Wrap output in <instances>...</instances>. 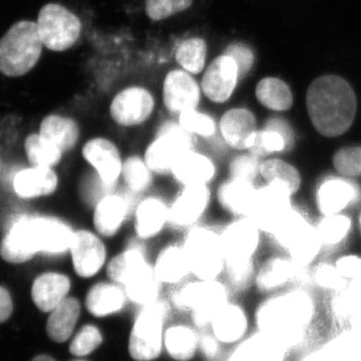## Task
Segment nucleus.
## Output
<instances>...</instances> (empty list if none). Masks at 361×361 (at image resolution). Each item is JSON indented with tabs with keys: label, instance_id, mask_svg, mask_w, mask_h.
Segmentation results:
<instances>
[{
	"label": "nucleus",
	"instance_id": "obj_34",
	"mask_svg": "<svg viewBox=\"0 0 361 361\" xmlns=\"http://www.w3.org/2000/svg\"><path fill=\"white\" fill-rule=\"evenodd\" d=\"M123 287L130 302L145 306L161 298L164 286L149 263L132 275Z\"/></svg>",
	"mask_w": 361,
	"mask_h": 361
},
{
	"label": "nucleus",
	"instance_id": "obj_32",
	"mask_svg": "<svg viewBox=\"0 0 361 361\" xmlns=\"http://www.w3.org/2000/svg\"><path fill=\"white\" fill-rule=\"evenodd\" d=\"M356 190L348 180L329 178L318 188L316 200L320 212L325 216L336 215L355 201Z\"/></svg>",
	"mask_w": 361,
	"mask_h": 361
},
{
	"label": "nucleus",
	"instance_id": "obj_52",
	"mask_svg": "<svg viewBox=\"0 0 361 361\" xmlns=\"http://www.w3.org/2000/svg\"><path fill=\"white\" fill-rule=\"evenodd\" d=\"M316 284L322 288L337 292L343 290L346 284L345 278L342 277L336 267L329 264H322L315 268L312 275Z\"/></svg>",
	"mask_w": 361,
	"mask_h": 361
},
{
	"label": "nucleus",
	"instance_id": "obj_10",
	"mask_svg": "<svg viewBox=\"0 0 361 361\" xmlns=\"http://www.w3.org/2000/svg\"><path fill=\"white\" fill-rule=\"evenodd\" d=\"M156 111V97L151 90L132 85L113 97L108 116L114 130L123 135H133L144 132L149 126L153 127Z\"/></svg>",
	"mask_w": 361,
	"mask_h": 361
},
{
	"label": "nucleus",
	"instance_id": "obj_11",
	"mask_svg": "<svg viewBox=\"0 0 361 361\" xmlns=\"http://www.w3.org/2000/svg\"><path fill=\"white\" fill-rule=\"evenodd\" d=\"M130 236L153 247L171 235L170 193L157 188L135 202Z\"/></svg>",
	"mask_w": 361,
	"mask_h": 361
},
{
	"label": "nucleus",
	"instance_id": "obj_38",
	"mask_svg": "<svg viewBox=\"0 0 361 361\" xmlns=\"http://www.w3.org/2000/svg\"><path fill=\"white\" fill-rule=\"evenodd\" d=\"M25 149L28 163L33 167L56 169L63 163L66 154L39 132L26 137Z\"/></svg>",
	"mask_w": 361,
	"mask_h": 361
},
{
	"label": "nucleus",
	"instance_id": "obj_55",
	"mask_svg": "<svg viewBox=\"0 0 361 361\" xmlns=\"http://www.w3.org/2000/svg\"><path fill=\"white\" fill-rule=\"evenodd\" d=\"M13 311V299L4 287L0 286V323L6 322L11 318Z\"/></svg>",
	"mask_w": 361,
	"mask_h": 361
},
{
	"label": "nucleus",
	"instance_id": "obj_48",
	"mask_svg": "<svg viewBox=\"0 0 361 361\" xmlns=\"http://www.w3.org/2000/svg\"><path fill=\"white\" fill-rule=\"evenodd\" d=\"M350 228L351 221L348 217L336 214L326 216L318 225L317 231L323 244L334 246L346 238Z\"/></svg>",
	"mask_w": 361,
	"mask_h": 361
},
{
	"label": "nucleus",
	"instance_id": "obj_4",
	"mask_svg": "<svg viewBox=\"0 0 361 361\" xmlns=\"http://www.w3.org/2000/svg\"><path fill=\"white\" fill-rule=\"evenodd\" d=\"M199 142L180 128L175 118H161L149 130L140 151L159 180H167L180 157Z\"/></svg>",
	"mask_w": 361,
	"mask_h": 361
},
{
	"label": "nucleus",
	"instance_id": "obj_56",
	"mask_svg": "<svg viewBox=\"0 0 361 361\" xmlns=\"http://www.w3.org/2000/svg\"><path fill=\"white\" fill-rule=\"evenodd\" d=\"M202 351L208 358H213L217 355L219 351V345H218L217 338L210 336L202 337L200 341Z\"/></svg>",
	"mask_w": 361,
	"mask_h": 361
},
{
	"label": "nucleus",
	"instance_id": "obj_28",
	"mask_svg": "<svg viewBox=\"0 0 361 361\" xmlns=\"http://www.w3.org/2000/svg\"><path fill=\"white\" fill-rule=\"evenodd\" d=\"M61 179L56 169L26 168L14 178V190L18 197L27 200L51 197L59 191Z\"/></svg>",
	"mask_w": 361,
	"mask_h": 361
},
{
	"label": "nucleus",
	"instance_id": "obj_59",
	"mask_svg": "<svg viewBox=\"0 0 361 361\" xmlns=\"http://www.w3.org/2000/svg\"><path fill=\"white\" fill-rule=\"evenodd\" d=\"M303 361H319V360H318L317 355H316V353H313V355L307 356V357H306L305 360H304Z\"/></svg>",
	"mask_w": 361,
	"mask_h": 361
},
{
	"label": "nucleus",
	"instance_id": "obj_18",
	"mask_svg": "<svg viewBox=\"0 0 361 361\" xmlns=\"http://www.w3.org/2000/svg\"><path fill=\"white\" fill-rule=\"evenodd\" d=\"M258 130L256 116L248 109H229L218 116V137L226 152L250 151Z\"/></svg>",
	"mask_w": 361,
	"mask_h": 361
},
{
	"label": "nucleus",
	"instance_id": "obj_54",
	"mask_svg": "<svg viewBox=\"0 0 361 361\" xmlns=\"http://www.w3.org/2000/svg\"><path fill=\"white\" fill-rule=\"evenodd\" d=\"M336 267L345 279H355L361 276V258L357 256H344L337 261Z\"/></svg>",
	"mask_w": 361,
	"mask_h": 361
},
{
	"label": "nucleus",
	"instance_id": "obj_6",
	"mask_svg": "<svg viewBox=\"0 0 361 361\" xmlns=\"http://www.w3.org/2000/svg\"><path fill=\"white\" fill-rule=\"evenodd\" d=\"M77 153L85 170L106 191L120 188L126 151L118 137L104 132L85 135Z\"/></svg>",
	"mask_w": 361,
	"mask_h": 361
},
{
	"label": "nucleus",
	"instance_id": "obj_8",
	"mask_svg": "<svg viewBox=\"0 0 361 361\" xmlns=\"http://www.w3.org/2000/svg\"><path fill=\"white\" fill-rule=\"evenodd\" d=\"M42 47L37 23H14L0 39V73L9 78L23 77L39 63Z\"/></svg>",
	"mask_w": 361,
	"mask_h": 361
},
{
	"label": "nucleus",
	"instance_id": "obj_62",
	"mask_svg": "<svg viewBox=\"0 0 361 361\" xmlns=\"http://www.w3.org/2000/svg\"><path fill=\"white\" fill-rule=\"evenodd\" d=\"M360 225H361V216H360Z\"/></svg>",
	"mask_w": 361,
	"mask_h": 361
},
{
	"label": "nucleus",
	"instance_id": "obj_20",
	"mask_svg": "<svg viewBox=\"0 0 361 361\" xmlns=\"http://www.w3.org/2000/svg\"><path fill=\"white\" fill-rule=\"evenodd\" d=\"M219 230L226 262L254 259L260 243L261 230L253 220L231 218L219 222Z\"/></svg>",
	"mask_w": 361,
	"mask_h": 361
},
{
	"label": "nucleus",
	"instance_id": "obj_21",
	"mask_svg": "<svg viewBox=\"0 0 361 361\" xmlns=\"http://www.w3.org/2000/svg\"><path fill=\"white\" fill-rule=\"evenodd\" d=\"M113 249L104 275L111 281L125 285L132 275L151 263L152 247L134 237H126Z\"/></svg>",
	"mask_w": 361,
	"mask_h": 361
},
{
	"label": "nucleus",
	"instance_id": "obj_35",
	"mask_svg": "<svg viewBox=\"0 0 361 361\" xmlns=\"http://www.w3.org/2000/svg\"><path fill=\"white\" fill-rule=\"evenodd\" d=\"M284 351L277 342L259 332L241 343L229 361H283Z\"/></svg>",
	"mask_w": 361,
	"mask_h": 361
},
{
	"label": "nucleus",
	"instance_id": "obj_46",
	"mask_svg": "<svg viewBox=\"0 0 361 361\" xmlns=\"http://www.w3.org/2000/svg\"><path fill=\"white\" fill-rule=\"evenodd\" d=\"M332 307L337 317L349 322L361 312V276L353 279L343 290L337 292Z\"/></svg>",
	"mask_w": 361,
	"mask_h": 361
},
{
	"label": "nucleus",
	"instance_id": "obj_40",
	"mask_svg": "<svg viewBox=\"0 0 361 361\" xmlns=\"http://www.w3.org/2000/svg\"><path fill=\"white\" fill-rule=\"evenodd\" d=\"M260 176L266 184L284 190L292 195L300 187V176L295 168L281 160H267L261 163Z\"/></svg>",
	"mask_w": 361,
	"mask_h": 361
},
{
	"label": "nucleus",
	"instance_id": "obj_15",
	"mask_svg": "<svg viewBox=\"0 0 361 361\" xmlns=\"http://www.w3.org/2000/svg\"><path fill=\"white\" fill-rule=\"evenodd\" d=\"M37 25L42 44L52 51L70 49L80 39L82 28L78 16L58 4L40 8Z\"/></svg>",
	"mask_w": 361,
	"mask_h": 361
},
{
	"label": "nucleus",
	"instance_id": "obj_50",
	"mask_svg": "<svg viewBox=\"0 0 361 361\" xmlns=\"http://www.w3.org/2000/svg\"><path fill=\"white\" fill-rule=\"evenodd\" d=\"M102 342L103 336L99 329L94 325H85L71 341L70 351L73 355H87L96 350Z\"/></svg>",
	"mask_w": 361,
	"mask_h": 361
},
{
	"label": "nucleus",
	"instance_id": "obj_30",
	"mask_svg": "<svg viewBox=\"0 0 361 361\" xmlns=\"http://www.w3.org/2000/svg\"><path fill=\"white\" fill-rule=\"evenodd\" d=\"M129 299L122 285L115 283L106 277L94 282L87 289L85 306L90 314L96 317L115 314L125 307Z\"/></svg>",
	"mask_w": 361,
	"mask_h": 361
},
{
	"label": "nucleus",
	"instance_id": "obj_17",
	"mask_svg": "<svg viewBox=\"0 0 361 361\" xmlns=\"http://www.w3.org/2000/svg\"><path fill=\"white\" fill-rule=\"evenodd\" d=\"M151 264L163 286H178L192 277L180 236L169 235L152 247Z\"/></svg>",
	"mask_w": 361,
	"mask_h": 361
},
{
	"label": "nucleus",
	"instance_id": "obj_42",
	"mask_svg": "<svg viewBox=\"0 0 361 361\" xmlns=\"http://www.w3.org/2000/svg\"><path fill=\"white\" fill-rule=\"evenodd\" d=\"M293 269L292 260L282 258L269 259L259 269L256 275V284L259 290L269 292L278 287L283 286L286 282L291 281Z\"/></svg>",
	"mask_w": 361,
	"mask_h": 361
},
{
	"label": "nucleus",
	"instance_id": "obj_31",
	"mask_svg": "<svg viewBox=\"0 0 361 361\" xmlns=\"http://www.w3.org/2000/svg\"><path fill=\"white\" fill-rule=\"evenodd\" d=\"M294 145V134L290 126L280 118H270L259 129L250 153L258 158L290 149Z\"/></svg>",
	"mask_w": 361,
	"mask_h": 361
},
{
	"label": "nucleus",
	"instance_id": "obj_49",
	"mask_svg": "<svg viewBox=\"0 0 361 361\" xmlns=\"http://www.w3.org/2000/svg\"><path fill=\"white\" fill-rule=\"evenodd\" d=\"M193 0H146L145 11L149 20L161 21L187 11Z\"/></svg>",
	"mask_w": 361,
	"mask_h": 361
},
{
	"label": "nucleus",
	"instance_id": "obj_45",
	"mask_svg": "<svg viewBox=\"0 0 361 361\" xmlns=\"http://www.w3.org/2000/svg\"><path fill=\"white\" fill-rule=\"evenodd\" d=\"M260 158L249 151L239 152L233 154L226 163V177L255 183L260 176Z\"/></svg>",
	"mask_w": 361,
	"mask_h": 361
},
{
	"label": "nucleus",
	"instance_id": "obj_7",
	"mask_svg": "<svg viewBox=\"0 0 361 361\" xmlns=\"http://www.w3.org/2000/svg\"><path fill=\"white\" fill-rule=\"evenodd\" d=\"M229 287L220 279L202 280L191 277L176 286L170 296L177 310L192 311L199 327L212 323L221 308L229 302Z\"/></svg>",
	"mask_w": 361,
	"mask_h": 361
},
{
	"label": "nucleus",
	"instance_id": "obj_9",
	"mask_svg": "<svg viewBox=\"0 0 361 361\" xmlns=\"http://www.w3.org/2000/svg\"><path fill=\"white\" fill-rule=\"evenodd\" d=\"M137 200L122 188L106 192L87 210V225L111 245L118 244L129 234Z\"/></svg>",
	"mask_w": 361,
	"mask_h": 361
},
{
	"label": "nucleus",
	"instance_id": "obj_3",
	"mask_svg": "<svg viewBox=\"0 0 361 361\" xmlns=\"http://www.w3.org/2000/svg\"><path fill=\"white\" fill-rule=\"evenodd\" d=\"M313 313L314 305L311 297L302 290H294L261 304L256 320L261 334L286 350L301 341Z\"/></svg>",
	"mask_w": 361,
	"mask_h": 361
},
{
	"label": "nucleus",
	"instance_id": "obj_37",
	"mask_svg": "<svg viewBox=\"0 0 361 361\" xmlns=\"http://www.w3.org/2000/svg\"><path fill=\"white\" fill-rule=\"evenodd\" d=\"M322 244L317 228L307 222L289 239L284 249L293 262L308 266L319 253Z\"/></svg>",
	"mask_w": 361,
	"mask_h": 361
},
{
	"label": "nucleus",
	"instance_id": "obj_41",
	"mask_svg": "<svg viewBox=\"0 0 361 361\" xmlns=\"http://www.w3.org/2000/svg\"><path fill=\"white\" fill-rule=\"evenodd\" d=\"M316 355L319 361H361V337L355 332H345Z\"/></svg>",
	"mask_w": 361,
	"mask_h": 361
},
{
	"label": "nucleus",
	"instance_id": "obj_36",
	"mask_svg": "<svg viewBox=\"0 0 361 361\" xmlns=\"http://www.w3.org/2000/svg\"><path fill=\"white\" fill-rule=\"evenodd\" d=\"M212 325L216 338L230 343L244 336L247 329V318L240 306L228 302L214 317Z\"/></svg>",
	"mask_w": 361,
	"mask_h": 361
},
{
	"label": "nucleus",
	"instance_id": "obj_1",
	"mask_svg": "<svg viewBox=\"0 0 361 361\" xmlns=\"http://www.w3.org/2000/svg\"><path fill=\"white\" fill-rule=\"evenodd\" d=\"M78 226L49 214H28L18 218L0 245V255L11 264H23L35 256L68 257Z\"/></svg>",
	"mask_w": 361,
	"mask_h": 361
},
{
	"label": "nucleus",
	"instance_id": "obj_51",
	"mask_svg": "<svg viewBox=\"0 0 361 361\" xmlns=\"http://www.w3.org/2000/svg\"><path fill=\"white\" fill-rule=\"evenodd\" d=\"M334 165L346 177L361 176V146L339 149L334 157Z\"/></svg>",
	"mask_w": 361,
	"mask_h": 361
},
{
	"label": "nucleus",
	"instance_id": "obj_2",
	"mask_svg": "<svg viewBox=\"0 0 361 361\" xmlns=\"http://www.w3.org/2000/svg\"><path fill=\"white\" fill-rule=\"evenodd\" d=\"M311 123L325 137L344 134L355 121L357 102L355 90L343 78L322 75L311 82L306 94Z\"/></svg>",
	"mask_w": 361,
	"mask_h": 361
},
{
	"label": "nucleus",
	"instance_id": "obj_26",
	"mask_svg": "<svg viewBox=\"0 0 361 361\" xmlns=\"http://www.w3.org/2000/svg\"><path fill=\"white\" fill-rule=\"evenodd\" d=\"M160 180L145 161L140 149L126 151L120 188L135 199L158 188Z\"/></svg>",
	"mask_w": 361,
	"mask_h": 361
},
{
	"label": "nucleus",
	"instance_id": "obj_43",
	"mask_svg": "<svg viewBox=\"0 0 361 361\" xmlns=\"http://www.w3.org/2000/svg\"><path fill=\"white\" fill-rule=\"evenodd\" d=\"M196 334L190 327L184 325L173 326L167 330L165 336V345L169 355L178 361L191 360L196 353Z\"/></svg>",
	"mask_w": 361,
	"mask_h": 361
},
{
	"label": "nucleus",
	"instance_id": "obj_14",
	"mask_svg": "<svg viewBox=\"0 0 361 361\" xmlns=\"http://www.w3.org/2000/svg\"><path fill=\"white\" fill-rule=\"evenodd\" d=\"M171 305L164 298L142 306L130 334V355L137 361L156 360L161 351V329Z\"/></svg>",
	"mask_w": 361,
	"mask_h": 361
},
{
	"label": "nucleus",
	"instance_id": "obj_22",
	"mask_svg": "<svg viewBox=\"0 0 361 361\" xmlns=\"http://www.w3.org/2000/svg\"><path fill=\"white\" fill-rule=\"evenodd\" d=\"M239 80L234 59L222 54L206 68L201 80L202 94L210 103L224 104L231 99Z\"/></svg>",
	"mask_w": 361,
	"mask_h": 361
},
{
	"label": "nucleus",
	"instance_id": "obj_57",
	"mask_svg": "<svg viewBox=\"0 0 361 361\" xmlns=\"http://www.w3.org/2000/svg\"><path fill=\"white\" fill-rule=\"evenodd\" d=\"M351 327H353V332L361 337V312L353 316L350 319Z\"/></svg>",
	"mask_w": 361,
	"mask_h": 361
},
{
	"label": "nucleus",
	"instance_id": "obj_24",
	"mask_svg": "<svg viewBox=\"0 0 361 361\" xmlns=\"http://www.w3.org/2000/svg\"><path fill=\"white\" fill-rule=\"evenodd\" d=\"M214 206L231 218L249 217L255 200V183L224 177L213 186Z\"/></svg>",
	"mask_w": 361,
	"mask_h": 361
},
{
	"label": "nucleus",
	"instance_id": "obj_13",
	"mask_svg": "<svg viewBox=\"0 0 361 361\" xmlns=\"http://www.w3.org/2000/svg\"><path fill=\"white\" fill-rule=\"evenodd\" d=\"M113 245L99 236L89 225L78 226L68 258L75 276L82 280L94 279L106 272Z\"/></svg>",
	"mask_w": 361,
	"mask_h": 361
},
{
	"label": "nucleus",
	"instance_id": "obj_44",
	"mask_svg": "<svg viewBox=\"0 0 361 361\" xmlns=\"http://www.w3.org/2000/svg\"><path fill=\"white\" fill-rule=\"evenodd\" d=\"M207 44L201 37H192L184 40L176 51V61L183 70L191 75L202 73L205 66Z\"/></svg>",
	"mask_w": 361,
	"mask_h": 361
},
{
	"label": "nucleus",
	"instance_id": "obj_39",
	"mask_svg": "<svg viewBox=\"0 0 361 361\" xmlns=\"http://www.w3.org/2000/svg\"><path fill=\"white\" fill-rule=\"evenodd\" d=\"M255 96L259 103L271 111H288L293 104L290 87L277 78L261 80L256 85Z\"/></svg>",
	"mask_w": 361,
	"mask_h": 361
},
{
	"label": "nucleus",
	"instance_id": "obj_12",
	"mask_svg": "<svg viewBox=\"0 0 361 361\" xmlns=\"http://www.w3.org/2000/svg\"><path fill=\"white\" fill-rule=\"evenodd\" d=\"M214 206L213 187L173 188L170 193V233L180 236L210 220Z\"/></svg>",
	"mask_w": 361,
	"mask_h": 361
},
{
	"label": "nucleus",
	"instance_id": "obj_16",
	"mask_svg": "<svg viewBox=\"0 0 361 361\" xmlns=\"http://www.w3.org/2000/svg\"><path fill=\"white\" fill-rule=\"evenodd\" d=\"M220 157L206 147L190 149L175 164L168 182L173 188L213 187L220 179Z\"/></svg>",
	"mask_w": 361,
	"mask_h": 361
},
{
	"label": "nucleus",
	"instance_id": "obj_61",
	"mask_svg": "<svg viewBox=\"0 0 361 361\" xmlns=\"http://www.w3.org/2000/svg\"><path fill=\"white\" fill-rule=\"evenodd\" d=\"M75 361H85V360H75Z\"/></svg>",
	"mask_w": 361,
	"mask_h": 361
},
{
	"label": "nucleus",
	"instance_id": "obj_47",
	"mask_svg": "<svg viewBox=\"0 0 361 361\" xmlns=\"http://www.w3.org/2000/svg\"><path fill=\"white\" fill-rule=\"evenodd\" d=\"M229 288L234 291L246 290L250 286L255 275L254 259L250 260L227 261L225 263L224 274Z\"/></svg>",
	"mask_w": 361,
	"mask_h": 361
},
{
	"label": "nucleus",
	"instance_id": "obj_19",
	"mask_svg": "<svg viewBox=\"0 0 361 361\" xmlns=\"http://www.w3.org/2000/svg\"><path fill=\"white\" fill-rule=\"evenodd\" d=\"M201 85L184 70L169 71L161 87V104L170 118L200 106Z\"/></svg>",
	"mask_w": 361,
	"mask_h": 361
},
{
	"label": "nucleus",
	"instance_id": "obj_29",
	"mask_svg": "<svg viewBox=\"0 0 361 361\" xmlns=\"http://www.w3.org/2000/svg\"><path fill=\"white\" fill-rule=\"evenodd\" d=\"M73 287L71 278L66 273L47 271L35 278L32 287L33 302L42 312H51L66 297Z\"/></svg>",
	"mask_w": 361,
	"mask_h": 361
},
{
	"label": "nucleus",
	"instance_id": "obj_33",
	"mask_svg": "<svg viewBox=\"0 0 361 361\" xmlns=\"http://www.w3.org/2000/svg\"><path fill=\"white\" fill-rule=\"evenodd\" d=\"M80 300L77 297H66L63 302L51 310L47 323V336L51 341L65 342L73 334L75 324L80 316Z\"/></svg>",
	"mask_w": 361,
	"mask_h": 361
},
{
	"label": "nucleus",
	"instance_id": "obj_58",
	"mask_svg": "<svg viewBox=\"0 0 361 361\" xmlns=\"http://www.w3.org/2000/svg\"><path fill=\"white\" fill-rule=\"evenodd\" d=\"M32 361H56L54 360V358L51 357V356L49 355H39L37 356V357L33 358Z\"/></svg>",
	"mask_w": 361,
	"mask_h": 361
},
{
	"label": "nucleus",
	"instance_id": "obj_25",
	"mask_svg": "<svg viewBox=\"0 0 361 361\" xmlns=\"http://www.w3.org/2000/svg\"><path fill=\"white\" fill-rule=\"evenodd\" d=\"M39 133L58 146L66 156L75 153L84 141L85 133L82 123L73 116L49 114L40 122Z\"/></svg>",
	"mask_w": 361,
	"mask_h": 361
},
{
	"label": "nucleus",
	"instance_id": "obj_23",
	"mask_svg": "<svg viewBox=\"0 0 361 361\" xmlns=\"http://www.w3.org/2000/svg\"><path fill=\"white\" fill-rule=\"evenodd\" d=\"M291 195L280 188L269 186L257 188L255 200L249 218L258 226L261 232L270 235L292 210Z\"/></svg>",
	"mask_w": 361,
	"mask_h": 361
},
{
	"label": "nucleus",
	"instance_id": "obj_53",
	"mask_svg": "<svg viewBox=\"0 0 361 361\" xmlns=\"http://www.w3.org/2000/svg\"><path fill=\"white\" fill-rule=\"evenodd\" d=\"M224 54L234 59L238 66L239 80H243L254 63V54L250 47L242 42H234L226 47Z\"/></svg>",
	"mask_w": 361,
	"mask_h": 361
},
{
	"label": "nucleus",
	"instance_id": "obj_5",
	"mask_svg": "<svg viewBox=\"0 0 361 361\" xmlns=\"http://www.w3.org/2000/svg\"><path fill=\"white\" fill-rule=\"evenodd\" d=\"M180 237L192 277L213 280L223 276L226 260L218 221H206Z\"/></svg>",
	"mask_w": 361,
	"mask_h": 361
},
{
	"label": "nucleus",
	"instance_id": "obj_27",
	"mask_svg": "<svg viewBox=\"0 0 361 361\" xmlns=\"http://www.w3.org/2000/svg\"><path fill=\"white\" fill-rule=\"evenodd\" d=\"M180 128L193 137L200 146L206 147L220 157L227 155L218 137V118L202 110L200 106L184 111L176 118Z\"/></svg>",
	"mask_w": 361,
	"mask_h": 361
},
{
	"label": "nucleus",
	"instance_id": "obj_60",
	"mask_svg": "<svg viewBox=\"0 0 361 361\" xmlns=\"http://www.w3.org/2000/svg\"><path fill=\"white\" fill-rule=\"evenodd\" d=\"M0 170H1V163H0Z\"/></svg>",
	"mask_w": 361,
	"mask_h": 361
}]
</instances>
